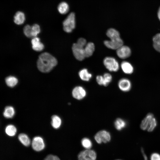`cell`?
I'll list each match as a JSON object with an SVG mask.
<instances>
[{
    "label": "cell",
    "mask_w": 160,
    "mask_h": 160,
    "mask_svg": "<svg viewBox=\"0 0 160 160\" xmlns=\"http://www.w3.org/2000/svg\"><path fill=\"white\" fill-rule=\"evenodd\" d=\"M57 64L56 59L47 52L41 54L39 56L37 66L39 70L43 73L50 71Z\"/></svg>",
    "instance_id": "obj_1"
},
{
    "label": "cell",
    "mask_w": 160,
    "mask_h": 160,
    "mask_svg": "<svg viewBox=\"0 0 160 160\" xmlns=\"http://www.w3.org/2000/svg\"><path fill=\"white\" fill-rule=\"evenodd\" d=\"M156 125L157 121L153 115L149 113L142 121L140 128L143 130L151 132L154 129Z\"/></svg>",
    "instance_id": "obj_2"
},
{
    "label": "cell",
    "mask_w": 160,
    "mask_h": 160,
    "mask_svg": "<svg viewBox=\"0 0 160 160\" xmlns=\"http://www.w3.org/2000/svg\"><path fill=\"white\" fill-rule=\"evenodd\" d=\"M75 15L74 13H70L63 22L64 30L67 33H70L75 27Z\"/></svg>",
    "instance_id": "obj_3"
},
{
    "label": "cell",
    "mask_w": 160,
    "mask_h": 160,
    "mask_svg": "<svg viewBox=\"0 0 160 160\" xmlns=\"http://www.w3.org/2000/svg\"><path fill=\"white\" fill-rule=\"evenodd\" d=\"M104 65L110 71L116 72L119 69V65L116 59L112 57H108L103 60Z\"/></svg>",
    "instance_id": "obj_4"
},
{
    "label": "cell",
    "mask_w": 160,
    "mask_h": 160,
    "mask_svg": "<svg viewBox=\"0 0 160 160\" xmlns=\"http://www.w3.org/2000/svg\"><path fill=\"white\" fill-rule=\"evenodd\" d=\"M84 47L82 46L77 43L73 44L72 47V50L73 55L77 60L81 61L85 57Z\"/></svg>",
    "instance_id": "obj_5"
},
{
    "label": "cell",
    "mask_w": 160,
    "mask_h": 160,
    "mask_svg": "<svg viewBox=\"0 0 160 160\" xmlns=\"http://www.w3.org/2000/svg\"><path fill=\"white\" fill-rule=\"evenodd\" d=\"M96 157L95 152L90 149L81 151L78 156L79 160H96Z\"/></svg>",
    "instance_id": "obj_6"
},
{
    "label": "cell",
    "mask_w": 160,
    "mask_h": 160,
    "mask_svg": "<svg viewBox=\"0 0 160 160\" xmlns=\"http://www.w3.org/2000/svg\"><path fill=\"white\" fill-rule=\"evenodd\" d=\"M95 139L96 142L99 144L102 143H106L110 140L111 136L108 132L103 130L97 133L95 136Z\"/></svg>",
    "instance_id": "obj_7"
},
{
    "label": "cell",
    "mask_w": 160,
    "mask_h": 160,
    "mask_svg": "<svg viewBox=\"0 0 160 160\" xmlns=\"http://www.w3.org/2000/svg\"><path fill=\"white\" fill-rule=\"evenodd\" d=\"M104 43L107 47L113 49H117L123 44V41L120 37L105 41Z\"/></svg>",
    "instance_id": "obj_8"
},
{
    "label": "cell",
    "mask_w": 160,
    "mask_h": 160,
    "mask_svg": "<svg viewBox=\"0 0 160 160\" xmlns=\"http://www.w3.org/2000/svg\"><path fill=\"white\" fill-rule=\"evenodd\" d=\"M33 149L37 151L43 150L45 148L44 142L42 138L40 137L36 136L33 138L32 143Z\"/></svg>",
    "instance_id": "obj_9"
},
{
    "label": "cell",
    "mask_w": 160,
    "mask_h": 160,
    "mask_svg": "<svg viewBox=\"0 0 160 160\" xmlns=\"http://www.w3.org/2000/svg\"><path fill=\"white\" fill-rule=\"evenodd\" d=\"M131 53L130 48L127 46L123 45L116 49V54L120 58L122 59L129 57Z\"/></svg>",
    "instance_id": "obj_10"
},
{
    "label": "cell",
    "mask_w": 160,
    "mask_h": 160,
    "mask_svg": "<svg viewBox=\"0 0 160 160\" xmlns=\"http://www.w3.org/2000/svg\"><path fill=\"white\" fill-rule=\"evenodd\" d=\"M96 79L99 85L106 86L111 81L112 76L110 74L106 73H104L103 76L100 75L97 76Z\"/></svg>",
    "instance_id": "obj_11"
},
{
    "label": "cell",
    "mask_w": 160,
    "mask_h": 160,
    "mask_svg": "<svg viewBox=\"0 0 160 160\" xmlns=\"http://www.w3.org/2000/svg\"><path fill=\"white\" fill-rule=\"evenodd\" d=\"M72 95L74 98L80 100L85 97L86 95V92L82 87L80 86H77L73 90Z\"/></svg>",
    "instance_id": "obj_12"
},
{
    "label": "cell",
    "mask_w": 160,
    "mask_h": 160,
    "mask_svg": "<svg viewBox=\"0 0 160 160\" xmlns=\"http://www.w3.org/2000/svg\"><path fill=\"white\" fill-rule=\"evenodd\" d=\"M118 86L119 88L124 92L129 91L131 87V83L130 81L126 78H122L119 81Z\"/></svg>",
    "instance_id": "obj_13"
},
{
    "label": "cell",
    "mask_w": 160,
    "mask_h": 160,
    "mask_svg": "<svg viewBox=\"0 0 160 160\" xmlns=\"http://www.w3.org/2000/svg\"><path fill=\"white\" fill-rule=\"evenodd\" d=\"M32 47L33 50L37 51L42 50L44 48L43 44L40 41V39L36 37H33L31 40Z\"/></svg>",
    "instance_id": "obj_14"
},
{
    "label": "cell",
    "mask_w": 160,
    "mask_h": 160,
    "mask_svg": "<svg viewBox=\"0 0 160 160\" xmlns=\"http://www.w3.org/2000/svg\"><path fill=\"white\" fill-rule=\"evenodd\" d=\"M121 67L123 72L127 74H131L134 71V68L132 65L129 62L123 61L121 64Z\"/></svg>",
    "instance_id": "obj_15"
},
{
    "label": "cell",
    "mask_w": 160,
    "mask_h": 160,
    "mask_svg": "<svg viewBox=\"0 0 160 160\" xmlns=\"http://www.w3.org/2000/svg\"><path fill=\"white\" fill-rule=\"evenodd\" d=\"M95 49V46L93 43L89 42L87 44L84 48L85 57H89L91 56Z\"/></svg>",
    "instance_id": "obj_16"
},
{
    "label": "cell",
    "mask_w": 160,
    "mask_h": 160,
    "mask_svg": "<svg viewBox=\"0 0 160 160\" xmlns=\"http://www.w3.org/2000/svg\"><path fill=\"white\" fill-rule=\"evenodd\" d=\"M25 17L24 13L22 12L18 11L15 14L14 17V22L17 25L23 24L24 22Z\"/></svg>",
    "instance_id": "obj_17"
},
{
    "label": "cell",
    "mask_w": 160,
    "mask_h": 160,
    "mask_svg": "<svg viewBox=\"0 0 160 160\" xmlns=\"http://www.w3.org/2000/svg\"><path fill=\"white\" fill-rule=\"evenodd\" d=\"M79 75L82 80L85 81H89L92 77V74L89 73L86 68L81 70L79 72Z\"/></svg>",
    "instance_id": "obj_18"
},
{
    "label": "cell",
    "mask_w": 160,
    "mask_h": 160,
    "mask_svg": "<svg viewBox=\"0 0 160 160\" xmlns=\"http://www.w3.org/2000/svg\"><path fill=\"white\" fill-rule=\"evenodd\" d=\"M15 113V111L14 108L11 106L6 107L3 112L4 117L7 118H12Z\"/></svg>",
    "instance_id": "obj_19"
},
{
    "label": "cell",
    "mask_w": 160,
    "mask_h": 160,
    "mask_svg": "<svg viewBox=\"0 0 160 160\" xmlns=\"http://www.w3.org/2000/svg\"><path fill=\"white\" fill-rule=\"evenodd\" d=\"M51 124L52 127L56 129L59 128L60 126L62 121L58 116L54 115L52 116Z\"/></svg>",
    "instance_id": "obj_20"
},
{
    "label": "cell",
    "mask_w": 160,
    "mask_h": 160,
    "mask_svg": "<svg viewBox=\"0 0 160 160\" xmlns=\"http://www.w3.org/2000/svg\"><path fill=\"white\" fill-rule=\"evenodd\" d=\"M18 138L20 142L25 146H28L30 145V140L26 135L21 133L19 135Z\"/></svg>",
    "instance_id": "obj_21"
},
{
    "label": "cell",
    "mask_w": 160,
    "mask_h": 160,
    "mask_svg": "<svg viewBox=\"0 0 160 160\" xmlns=\"http://www.w3.org/2000/svg\"><path fill=\"white\" fill-rule=\"evenodd\" d=\"M106 35L110 39L120 37L119 31L113 28H110L107 30Z\"/></svg>",
    "instance_id": "obj_22"
},
{
    "label": "cell",
    "mask_w": 160,
    "mask_h": 160,
    "mask_svg": "<svg viewBox=\"0 0 160 160\" xmlns=\"http://www.w3.org/2000/svg\"><path fill=\"white\" fill-rule=\"evenodd\" d=\"M69 6L67 3L65 2L60 3L58 6L57 9L59 12L61 14H65L69 10Z\"/></svg>",
    "instance_id": "obj_23"
},
{
    "label": "cell",
    "mask_w": 160,
    "mask_h": 160,
    "mask_svg": "<svg viewBox=\"0 0 160 160\" xmlns=\"http://www.w3.org/2000/svg\"><path fill=\"white\" fill-rule=\"evenodd\" d=\"M126 125L125 121L121 118L117 119L114 122V126L116 129L120 130L125 127Z\"/></svg>",
    "instance_id": "obj_24"
},
{
    "label": "cell",
    "mask_w": 160,
    "mask_h": 160,
    "mask_svg": "<svg viewBox=\"0 0 160 160\" xmlns=\"http://www.w3.org/2000/svg\"><path fill=\"white\" fill-rule=\"evenodd\" d=\"M5 82L7 86L10 87H13L17 83L18 80L15 77L9 76L6 78Z\"/></svg>",
    "instance_id": "obj_25"
},
{
    "label": "cell",
    "mask_w": 160,
    "mask_h": 160,
    "mask_svg": "<svg viewBox=\"0 0 160 160\" xmlns=\"http://www.w3.org/2000/svg\"><path fill=\"white\" fill-rule=\"evenodd\" d=\"M5 131L6 133L8 135L13 136L16 133L17 129L14 126L12 125H9L6 127Z\"/></svg>",
    "instance_id": "obj_26"
},
{
    "label": "cell",
    "mask_w": 160,
    "mask_h": 160,
    "mask_svg": "<svg viewBox=\"0 0 160 160\" xmlns=\"http://www.w3.org/2000/svg\"><path fill=\"white\" fill-rule=\"evenodd\" d=\"M81 143L82 146L87 149H90L92 146L91 141L87 138H83L81 140Z\"/></svg>",
    "instance_id": "obj_27"
},
{
    "label": "cell",
    "mask_w": 160,
    "mask_h": 160,
    "mask_svg": "<svg viewBox=\"0 0 160 160\" xmlns=\"http://www.w3.org/2000/svg\"><path fill=\"white\" fill-rule=\"evenodd\" d=\"M32 27V37H36L40 31L39 26L37 24L33 25Z\"/></svg>",
    "instance_id": "obj_28"
},
{
    "label": "cell",
    "mask_w": 160,
    "mask_h": 160,
    "mask_svg": "<svg viewBox=\"0 0 160 160\" xmlns=\"http://www.w3.org/2000/svg\"><path fill=\"white\" fill-rule=\"evenodd\" d=\"M25 35L27 37H32V27L29 25H25L23 29Z\"/></svg>",
    "instance_id": "obj_29"
},
{
    "label": "cell",
    "mask_w": 160,
    "mask_h": 160,
    "mask_svg": "<svg viewBox=\"0 0 160 160\" xmlns=\"http://www.w3.org/2000/svg\"><path fill=\"white\" fill-rule=\"evenodd\" d=\"M153 43L160 44V33L155 35L153 38Z\"/></svg>",
    "instance_id": "obj_30"
},
{
    "label": "cell",
    "mask_w": 160,
    "mask_h": 160,
    "mask_svg": "<svg viewBox=\"0 0 160 160\" xmlns=\"http://www.w3.org/2000/svg\"><path fill=\"white\" fill-rule=\"evenodd\" d=\"M44 160H60V159L57 156L50 154L47 156Z\"/></svg>",
    "instance_id": "obj_31"
},
{
    "label": "cell",
    "mask_w": 160,
    "mask_h": 160,
    "mask_svg": "<svg viewBox=\"0 0 160 160\" xmlns=\"http://www.w3.org/2000/svg\"><path fill=\"white\" fill-rule=\"evenodd\" d=\"M76 43L82 46L85 47L87 44V41L85 39L81 38L78 39Z\"/></svg>",
    "instance_id": "obj_32"
},
{
    "label": "cell",
    "mask_w": 160,
    "mask_h": 160,
    "mask_svg": "<svg viewBox=\"0 0 160 160\" xmlns=\"http://www.w3.org/2000/svg\"><path fill=\"white\" fill-rule=\"evenodd\" d=\"M151 160H160V155L157 153L152 154L151 156Z\"/></svg>",
    "instance_id": "obj_33"
},
{
    "label": "cell",
    "mask_w": 160,
    "mask_h": 160,
    "mask_svg": "<svg viewBox=\"0 0 160 160\" xmlns=\"http://www.w3.org/2000/svg\"><path fill=\"white\" fill-rule=\"evenodd\" d=\"M153 46L156 51L160 52V44L153 43Z\"/></svg>",
    "instance_id": "obj_34"
},
{
    "label": "cell",
    "mask_w": 160,
    "mask_h": 160,
    "mask_svg": "<svg viewBox=\"0 0 160 160\" xmlns=\"http://www.w3.org/2000/svg\"><path fill=\"white\" fill-rule=\"evenodd\" d=\"M141 152L142 153V154H143V156L144 160H148L147 157L146 155L144 153L143 149H141Z\"/></svg>",
    "instance_id": "obj_35"
},
{
    "label": "cell",
    "mask_w": 160,
    "mask_h": 160,
    "mask_svg": "<svg viewBox=\"0 0 160 160\" xmlns=\"http://www.w3.org/2000/svg\"><path fill=\"white\" fill-rule=\"evenodd\" d=\"M157 15L160 21V6L159 7V8L158 9L157 13Z\"/></svg>",
    "instance_id": "obj_36"
},
{
    "label": "cell",
    "mask_w": 160,
    "mask_h": 160,
    "mask_svg": "<svg viewBox=\"0 0 160 160\" xmlns=\"http://www.w3.org/2000/svg\"></svg>",
    "instance_id": "obj_37"
}]
</instances>
